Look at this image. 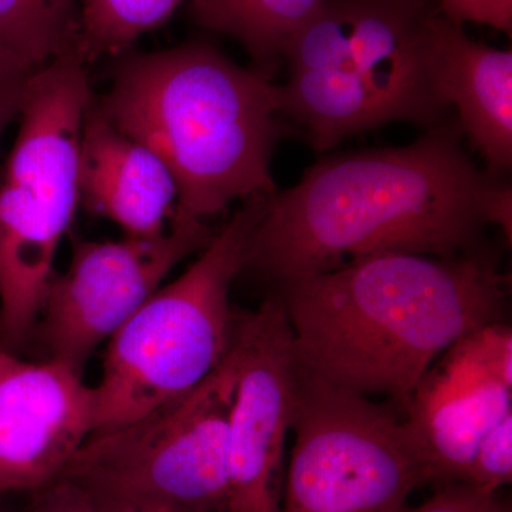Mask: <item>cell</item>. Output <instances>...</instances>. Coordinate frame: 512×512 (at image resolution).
Listing matches in <instances>:
<instances>
[{
  "label": "cell",
  "instance_id": "6da1fadb",
  "mask_svg": "<svg viewBox=\"0 0 512 512\" xmlns=\"http://www.w3.org/2000/svg\"><path fill=\"white\" fill-rule=\"evenodd\" d=\"M461 137L443 121L410 146L318 161L266 197L245 269L279 286L376 252L471 254L487 224L511 239V188L478 170Z\"/></svg>",
  "mask_w": 512,
  "mask_h": 512
},
{
  "label": "cell",
  "instance_id": "7a4b0ae2",
  "mask_svg": "<svg viewBox=\"0 0 512 512\" xmlns=\"http://www.w3.org/2000/svg\"><path fill=\"white\" fill-rule=\"evenodd\" d=\"M510 284L480 252H376L279 285L276 295L303 365L343 389L406 409L446 350L501 322Z\"/></svg>",
  "mask_w": 512,
  "mask_h": 512
},
{
  "label": "cell",
  "instance_id": "3957f363",
  "mask_svg": "<svg viewBox=\"0 0 512 512\" xmlns=\"http://www.w3.org/2000/svg\"><path fill=\"white\" fill-rule=\"evenodd\" d=\"M100 110L165 164L175 214L204 221L237 200L276 192L282 87L205 43L124 57Z\"/></svg>",
  "mask_w": 512,
  "mask_h": 512
},
{
  "label": "cell",
  "instance_id": "277c9868",
  "mask_svg": "<svg viewBox=\"0 0 512 512\" xmlns=\"http://www.w3.org/2000/svg\"><path fill=\"white\" fill-rule=\"evenodd\" d=\"M439 16L429 0H322L286 47L284 114L319 153L396 121L439 126Z\"/></svg>",
  "mask_w": 512,
  "mask_h": 512
},
{
  "label": "cell",
  "instance_id": "5b68a950",
  "mask_svg": "<svg viewBox=\"0 0 512 512\" xmlns=\"http://www.w3.org/2000/svg\"><path fill=\"white\" fill-rule=\"evenodd\" d=\"M76 46L37 69L0 185V342L35 329L57 249L79 205V151L94 97Z\"/></svg>",
  "mask_w": 512,
  "mask_h": 512
},
{
  "label": "cell",
  "instance_id": "8992f818",
  "mask_svg": "<svg viewBox=\"0 0 512 512\" xmlns=\"http://www.w3.org/2000/svg\"><path fill=\"white\" fill-rule=\"evenodd\" d=\"M266 197L245 201L200 258L110 338L96 394V430L143 416L204 382L227 359L238 312L232 282L247 266L249 238Z\"/></svg>",
  "mask_w": 512,
  "mask_h": 512
},
{
  "label": "cell",
  "instance_id": "52a82bcc",
  "mask_svg": "<svg viewBox=\"0 0 512 512\" xmlns=\"http://www.w3.org/2000/svg\"><path fill=\"white\" fill-rule=\"evenodd\" d=\"M281 512H402L426 468L392 403L328 382L298 357Z\"/></svg>",
  "mask_w": 512,
  "mask_h": 512
},
{
  "label": "cell",
  "instance_id": "ba28073f",
  "mask_svg": "<svg viewBox=\"0 0 512 512\" xmlns=\"http://www.w3.org/2000/svg\"><path fill=\"white\" fill-rule=\"evenodd\" d=\"M235 387L237 366L229 350L190 392L93 433L59 477L89 493L143 498L183 512H227Z\"/></svg>",
  "mask_w": 512,
  "mask_h": 512
},
{
  "label": "cell",
  "instance_id": "9c48e42d",
  "mask_svg": "<svg viewBox=\"0 0 512 512\" xmlns=\"http://www.w3.org/2000/svg\"><path fill=\"white\" fill-rule=\"evenodd\" d=\"M170 225L156 237L74 239L69 268L53 276L40 312L50 359L82 372L93 350L158 291L165 276L214 237L204 221L174 214Z\"/></svg>",
  "mask_w": 512,
  "mask_h": 512
},
{
  "label": "cell",
  "instance_id": "30bf717a",
  "mask_svg": "<svg viewBox=\"0 0 512 512\" xmlns=\"http://www.w3.org/2000/svg\"><path fill=\"white\" fill-rule=\"evenodd\" d=\"M231 353L237 387L229 423L227 512H281L298 355L276 293L238 312Z\"/></svg>",
  "mask_w": 512,
  "mask_h": 512
},
{
  "label": "cell",
  "instance_id": "8fae6325",
  "mask_svg": "<svg viewBox=\"0 0 512 512\" xmlns=\"http://www.w3.org/2000/svg\"><path fill=\"white\" fill-rule=\"evenodd\" d=\"M94 430L96 394L80 370L0 346V494L53 483Z\"/></svg>",
  "mask_w": 512,
  "mask_h": 512
},
{
  "label": "cell",
  "instance_id": "7c38bea8",
  "mask_svg": "<svg viewBox=\"0 0 512 512\" xmlns=\"http://www.w3.org/2000/svg\"><path fill=\"white\" fill-rule=\"evenodd\" d=\"M404 410L427 484L464 483L478 444L512 414V384L468 333L424 373Z\"/></svg>",
  "mask_w": 512,
  "mask_h": 512
},
{
  "label": "cell",
  "instance_id": "4fadbf2b",
  "mask_svg": "<svg viewBox=\"0 0 512 512\" xmlns=\"http://www.w3.org/2000/svg\"><path fill=\"white\" fill-rule=\"evenodd\" d=\"M79 198L128 237L164 234L177 210V185L163 161L117 130L94 99L80 140Z\"/></svg>",
  "mask_w": 512,
  "mask_h": 512
},
{
  "label": "cell",
  "instance_id": "5bb4252c",
  "mask_svg": "<svg viewBox=\"0 0 512 512\" xmlns=\"http://www.w3.org/2000/svg\"><path fill=\"white\" fill-rule=\"evenodd\" d=\"M437 72L461 131L487 161L490 177L512 165V52L474 42L443 15L436 25Z\"/></svg>",
  "mask_w": 512,
  "mask_h": 512
},
{
  "label": "cell",
  "instance_id": "9a60e30c",
  "mask_svg": "<svg viewBox=\"0 0 512 512\" xmlns=\"http://www.w3.org/2000/svg\"><path fill=\"white\" fill-rule=\"evenodd\" d=\"M322 0H191L198 25L238 40L268 74Z\"/></svg>",
  "mask_w": 512,
  "mask_h": 512
},
{
  "label": "cell",
  "instance_id": "2e32d148",
  "mask_svg": "<svg viewBox=\"0 0 512 512\" xmlns=\"http://www.w3.org/2000/svg\"><path fill=\"white\" fill-rule=\"evenodd\" d=\"M184 0H82L76 47L87 63L116 56L171 18Z\"/></svg>",
  "mask_w": 512,
  "mask_h": 512
},
{
  "label": "cell",
  "instance_id": "e0dca14e",
  "mask_svg": "<svg viewBox=\"0 0 512 512\" xmlns=\"http://www.w3.org/2000/svg\"><path fill=\"white\" fill-rule=\"evenodd\" d=\"M76 0H0V45L43 66L76 46Z\"/></svg>",
  "mask_w": 512,
  "mask_h": 512
},
{
  "label": "cell",
  "instance_id": "ac0fdd59",
  "mask_svg": "<svg viewBox=\"0 0 512 512\" xmlns=\"http://www.w3.org/2000/svg\"><path fill=\"white\" fill-rule=\"evenodd\" d=\"M512 480V414L493 427L478 444L464 483L497 493Z\"/></svg>",
  "mask_w": 512,
  "mask_h": 512
},
{
  "label": "cell",
  "instance_id": "d6986e66",
  "mask_svg": "<svg viewBox=\"0 0 512 512\" xmlns=\"http://www.w3.org/2000/svg\"><path fill=\"white\" fill-rule=\"evenodd\" d=\"M39 67L0 45V138L20 116L29 84Z\"/></svg>",
  "mask_w": 512,
  "mask_h": 512
},
{
  "label": "cell",
  "instance_id": "ffe728a7",
  "mask_svg": "<svg viewBox=\"0 0 512 512\" xmlns=\"http://www.w3.org/2000/svg\"><path fill=\"white\" fill-rule=\"evenodd\" d=\"M440 9L457 25L473 22L511 35L512 0H440Z\"/></svg>",
  "mask_w": 512,
  "mask_h": 512
},
{
  "label": "cell",
  "instance_id": "44dd1931",
  "mask_svg": "<svg viewBox=\"0 0 512 512\" xmlns=\"http://www.w3.org/2000/svg\"><path fill=\"white\" fill-rule=\"evenodd\" d=\"M497 503V493L467 483H454L437 488L433 497L419 507L404 508L402 512H491Z\"/></svg>",
  "mask_w": 512,
  "mask_h": 512
},
{
  "label": "cell",
  "instance_id": "7402d4cb",
  "mask_svg": "<svg viewBox=\"0 0 512 512\" xmlns=\"http://www.w3.org/2000/svg\"><path fill=\"white\" fill-rule=\"evenodd\" d=\"M37 493L35 505L26 512H96L89 491L69 478H56Z\"/></svg>",
  "mask_w": 512,
  "mask_h": 512
},
{
  "label": "cell",
  "instance_id": "603a6c76",
  "mask_svg": "<svg viewBox=\"0 0 512 512\" xmlns=\"http://www.w3.org/2000/svg\"><path fill=\"white\" fill-rule=\"evenodd\" d=\"M96 512H183L156 501L124 495L89 493Z\"/></svg>",
  "mask_w": 512,
  "mask_h": 512
},
{
  "label": "cell",
  "instance_id": "cb8c5ba5",
  "mask_svg": "<svg viewBox=\"0 0 512 512\" xmlns=\"http://www.w3.org/2000/svg\"><path fill=\"white\" fill-rule=\"evenodd\" d=\"M491 512H512L511 504L507 503V501L498 500L497 505H495L494 510Z\"/></svg>",
  "mask_w": 512,
  "mask_h": 512
}]
</instances>
